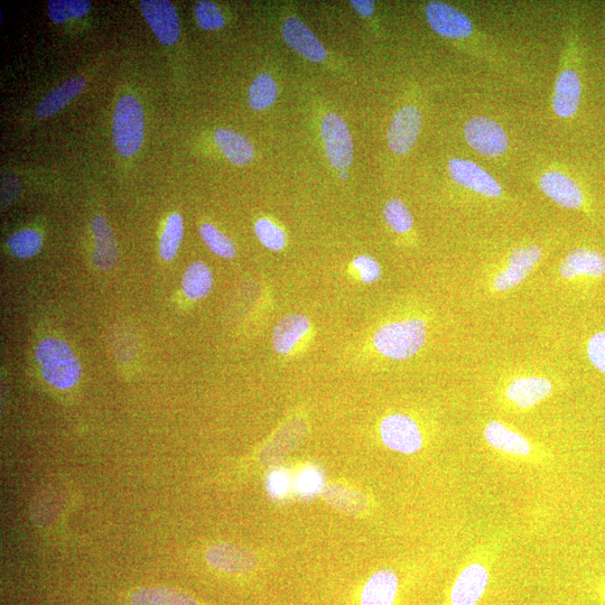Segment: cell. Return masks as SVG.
Segmentation results:
<instances>
[{
  "instance_id": "1",
  "label": "cell",
  "mask_w": 605,
  "mask_h": 605,
  "mask_svg": "<svg viewBox=\"0 0 605 605\" xmlns=\"http://www.w3.org/2000/svg\"><path fill=\"white\" fill-rule=\"evenodd\" d=\"M427 334V324L420 318L389 322L376 331L374 346L388 359L407 360L423 349Z\"/></svg>"
},
{
  "instance_id": "2",
  "label": "cell",
  "mask_w": 605,
  "mask_h": 605,
  "mask_svg": "<svg viewBox=\"0 0 605 605\" xmlns=\"http://www.w3.org/2000/svg\"><path fill=\"white\" fill-rule=\"evenodd\" d=\"M37 363L46 383L60 390H68L79 383L80 361L69 344L54 338L44 339L35 351Z\"/></svg>"
},
{
  "instance_id": "3",
  "label": "cell",
  "mask_w": 605,
  "mask_h": 605,
  "mask_svg": "<svg viewBox=\"0 0 605 605\" xmlns=\"http://www.w3.org/2000/svg\"><path fill=\"white\" fill-rule=\"evenodd\" d=\"M145 119L141 102L132 96L118 100L114 114V144L123 157H132L141 150L144 142Z\"/></svg>"
},
{
  "instance_id": "4",
  "label": "cell",
  "mask_w": 605,
  "mask_h": 605,
  "mask_svg": "<svg viewBox=\"0 0 605 605\" xmlns=\"http://www.w3.org/2000/svg\"><path fill=\"white\" fill-rule=\"evenodd\" d=\"M544 253L541 247L529 245L511 251L502 263L488 278L491 293L504 294L514 291L532 275L541 263Z\"/></svg>"
},
{
  "instance_id": "5",
  "label": "cell",
  "mask_w": 605,
  "mask_h": 605,
  "mask_svg": "<svg viewBox=\"0 0 605 605\" xmlns=\"http://www.w3.org/2000/svg\"><path fill=\"white\" fill-rule=\"evenodd\" d=\"M321 136L331 165L346 172L353 161V141L346 121L337 114H328L322 120Z\"/></svg>"
},
{
  "instance_id": "6",
  "label": "cell",
  "mask_w": 605,
  "mask_h": 605,
  "mask_svg": "<svg viewBox=\"0 0 605 605\" xmlns=\"http://www.w3.org/2000/svg\"><path fill=\"white\" fill-rule=\"evenodd\" d=\"M558 274L570 283H595L605 277V255L593 248H575L558 267Z\"/></svg>"
},
{
  "instance_id": "7",
  "label": "cell",
  "mask_w": 605,
  "mask_h": 605,
  "mask_svg": "<svg viewBox=\"0 0 605 605\" xmlns=\"http://www.w3.org/2000/svg\"><path fill=\"white\" fill-rule=\"evenodd\" d=\"M464 137L473 150L483 156L498 157L508 150L504 128L488 117L471 118L464 126Z\"/></svg>"
},
{
  "instance_id": "8",
  "label": "cell",
  "mask_w": 605,
  "mask_h": 605,
  "mask_svg": "<svg viewBox=\"0 0 605 605\" xmlns=\"http://www.w3.org/2000/svg\"><path fill=\"white\" fill-rule=\"evenodd\" d=\"M539 188L557 206L565 209L592 212L588 197L580 184L560 171H549L539 179Z\"/></svg>"
},
{
  "instance_id": "9",
  "label": "cell",
  "mask_w": 605,
  "mask_h": 605,
  "mask_svg": "<svg viewBox=\"0 0 605 605\" xmlns=\"http://www.w3.org/2000/svg\"><path fill=\"white\" fill-rule=\"evenodd\" d=\"M448 170L455 184L482 197L499 199L504 194V189L495 178L472 161L452 158Z\"/></svg>"
},
{
  "instance_id": "10",
  "label": "cell",
  "mask_w": 605,
  "mask_h": 605,
  "mask_svg": "<svg viewBox=\"0 0 605 605\" xmlns=\"http://www.w3.org/2000/svg\"><path fill=\"white\" fill-rule=\"evenodd\" d=\"M381 439L388 449L413 454L420 451L423 445V436L420 427L403 414H394L385 418L380 425Z\"/></svg>"
},
{
  "instance_id": "11",
  "label": "cell",
  "mask_w": 605,
  "mask_h": 605,
  "mask_svg": "<svg viewBox=\"0 0 605 605\" xmlns=\"http://www.w3.org/2000/svg\"><path fill=\"white\" fill-rule=\"evenodd\" d=\"M427 23L445 39L464 40L473 33V23L463 12L449 4L430 2L425 7Z\"/></svg>"
},
{
  "instance_id": "12",
  "label": "cell",
  "mask_w": 605,
  "mask_h": 605,
  "mask_svg": "<svg viewBox=\"0 0 605 605\" xmlns=\"http://www.w3.org/2000/svg\"><path fill=\"white\" fill-rule=\"evenodd\" d=\"M422 129L421 111L408 105L399 109L390 123L387 142L396 155H405L412 150Z\"/></svg>"
},
{
  "instance_id": "13",
  "label": "cell",
  "mask_w": 605,
  "mask_h": 605,
  "mask_svg": "<svg viewBox=\"0 0 605 605\" xmlns=\"http://www.w3.org/2000/svg\"><path fill=\"white\" fill-rule=\"evenodd\" d=\"M141 9L157 39L165 45L178 42L181 29L178 12L167 0H142Z\"/></svg>"
},
{
  "instance_id": "14",
  "label": "cell",
  "mask_w": 605,
  "mask_h": 605,
  "mask_svg": "<svg viewBox=\"0 0 605 605\" xmlns=\"http://www.w3.org/2000/svg\"><path fill=\"white\" fill-rule=\"evenodd\" d=\"M206 560L214 570L228 574L248 573L258 566V557L250 549L227 543L211 546Z\"/></svg>"
},
{
  "instance_id": "15",
  "label": "cell",
  "mask_w": 605,
  "mask_h": 605,
  "mask_svg": "<svg viewBox=\"0 0 605 605\" xmlns=\"http://www.w3.org/2000/svg\"><path fill=\"white\" fill-rule=\"evenodd\" d=\"M553 393L552 381L543 376H518L505 389L506 398L520 409H529L544 402Z\"/></svg>"
},
{
  "instance_id": "16",
  "label": "cell",
  "mask_w": 605,
  "mask_h": 605,
  "mask_svg": "<svg viewBox=\"0 0 605 605\" xmlns=\"http://www.w3.org/2000/svg\"><path fill=\"white\" fill-rule=\"evenodd\" d=\"M282 36L290 48L311 62H322L328 51L318 37L299 18L287 17L282 24Z\"/></svg>"
},
{
  "instance_id": "17",
  "label": "cell",
  "mask_w": 605,
  "mask_h": 605,
  "mask_svg": "<svg viewBox=\"0 0 605 605\" xmlns=\"http://www.w3.org/2000/svg\"><path fill=\"white\" fill-rule=\"evenodd\" d=\"M583 82L581 73L575 67H566L558 74L553 108L555 114L563 119L573 118L581 106Z\"/></svg>"
},
{
  "instance_id": "18",
  "label": "cell",
  "mask_w": 605,
  "mask_h": 605,
  "mask_svg": "<svg viewBox=\"0 0 605 605\" xmlns=\"http://www.w3.org/2000/svg\"><path fill=\"white\" fill-rule=\"evenodd\" d=\"M489 574L486 567L471 564L456 579L452 593L453 605H476L487 589Z\"/></svg>"
},
{
  "instance_id": "19",
  "label": "cell",
  "mask_w": 605,
  "mask_h": 605,
  "mask_svg": "<svg viewBox=\"0 0 605 605\" xmlns=\"http://www.w3.org/2000/svg\"><path fill=\"white\" fill-rule=\"evenodd\" d=\"M484 439L493 449L510 455L525 456L532 452V444L513 428L497 421L489 422L483 431Z\"/></svg>"
},
{
  "instance_id": "20",
  "label": "cell",
  "mask_w": 605,
  "mask_h": 605,
  "mask_svg": "<svg viewBox=\"0 0 605 605\" xmlns=\"http://www.w3.org/2000/svg\"><path fill=\"white\" fill-rule=\"evenodd\" d=\"M93 238H95V251H93V263L101 271H109L116 265L118 257L117 242L113 230L107 220L102 216H96L91 221Z\"/></svg>"
},
{
  "instance_id": "21",
  "label": "cell",
  "mask_w": 605,
  "mask_h": 605,
  "mask_svg": "<svg viewBox=\"0 0 605 605\" xmlns=\"http://www.w3.org/2000/svg\"><path fill=\"white\" fill-rule=\"evenodd\" d=\"M311 328V322L303 314L287 315L279 322L273 332V346L281 355H288Z\"/></svg>"
},
{
  "instance_id": "22",
  "label": "cell",
  "mask_w": 605,
  "mask_h": 605,
  "mask_svg": "<svg viewBox=\"0 0 605 605\" xmlns=\"http://www.w3.org/2000/svg\"><path fill=\"white\" fill-rule=\"evenodd\" d=\"M214 142L227 160L237 166L248 165L255 157V148L249 139L228 128H219L214 133Z\"/></svg>"
},
{
  "instance_id": "23",
  "label": "cell",
  "mask_w": 605,
  "mask_h": 605,
  "mask_svg": "<svg viewBox=\"0 0 605 605\" xmlns=\"http://www.w3.org/2000/svg\"><path fill=\"white\" fill-rule=\"evenodd\" d=\"M398 590L397 575L392 570L379 571L363 589L362 605H393Z\"/></svg>"
},
{
  "instance_id": "24",
  "label": "cell",
  "mask_w": 605,
  "mask_h": 605,
  "mask_svg": "<svg viewBox=\"0 0 605 605\" xmlns=\"http://www.w3.org/2000/svg\"><path fill=\"white\" fill-rule=\"evenodd\" d=\"M321 495L331 507L350 516L365 514L368 508V499L363 493L343 487L341 484H329L323 487Z\"/></svg>"
},
{
  "instance_id": "25",
  "label": "cell",
  "mask_w": 605,
  "mask_h": 605,
  "mask_svg": "<svg viewBox=\"0 0 605 605\" xmlns=\"http://www.w3.org/2000/svg\"><path fill=\"white\" fill-rule=\"evenodd\" d=\"M86 80L83 78H72L62 83L61 86L55 88L48 93L37 105L35 109L36 116L44 119L49 118L62 110L69 102L76 98L79 93L85 89Z\"/></svg>"
},
{
  "instance_id": "26",
  "label": "cell",
  "mask_w": 605,
  "mask_h": 605,
  "mask_svg": "<svg viewBox=\"0 0 605 605\" xmlns=\"http://www.w3.org/2000/svg\"><path fill=\"white\" fill-rule=\"evenodd\" d=\"M304 432L303 424L296 428L288 426L284 431L278 433L275 439L260 453V461L264 465L278 464L299 446L304 437Z\"/></svg>"
},
{
  "instance_id": "27",
  "label": "cell",
  "mask_w": 605,
  "mask_h": 605,
  "mask_svg": "<svg viewBox=\"0 0 605 605\" xmlns=\"http://www.w3.org/2000/svg\"><path fill=\"white\" fill-rule=\"evenodd\" d=\"M132 605H199L188 593L155 586L135 591L130 597Z\"/></svg>"
},
{
  "instance_id": "28",
  "label": "cell",
  "mask_w": 605,
  "mask_h": 605,
  "mask_svg": "<svg viewBox=\"0 0 605 605\" xmlns=\"http://www.w3.org/2000/svg\"><path fill=\"white\" fill-rule=\"evenodd\" d=\"M182 287L188 299L192 301L204 299L213 287V275L210 268L202 262L189 266L183 275Z\"/></svg>"
},
{
  "instance_id": "29",
  "label": "cell",
  "mask_w": 605,
  "mask_h": 605,
  "mask_svg": "<svg viewBox=\"0 0 605 605\" xmlns=\"http://www.w3.org/2000/svg\"><path fill=\"white\" fill-rule=\"evenodd\" d=\"M277 97V83L272 74L262 73L251 83L248 92V104L255 111H263L272 107Z\"/></svg>"
},
{
  "instance_id": "30",
  "label": "cell",
  "mask_w": 605,
  "mask_h": 605,
  "mask_svg": "<svg viewBox=\"0 0 605 605\" xmlns=\"http://www.w3.org/2000/svg\"><path fill=\"white\" fill-rule=\"evenodd\" d=\"M183 219L179 213H173L167 219L166 225L160 241L161 257L170 262L178 255V251L183 239Z\"/></svg>"
},
{
  "instance_id": "31",
  "label": "cell",
  "mask_w": 605,
  "mask_h": 605,
  "mask_svg": "<svg viewBox=\"0 0 605 605\" xmlns=\"http://www.w3.org/2000/svg\"><path fill=\"white\" fill-rule=\"evenodd\" d=\"M7 245L15 257L27 259L40 253L43 239L39 232L33 229H25L11 236Z\"/></svg>"
},
{
  "instance_id": "32",
  "label": "cell",
  "mask_w": 605,
  "mask_h": 605,
  "mask_svg": "<svg viewBox=\"0 0 605 605\" xmlns=\"http://www.w3.org/2000/svg\"><path fill=\"white\" fill-rule=\"evenodd\" d=\"M89 0H50L48 12L55 23H65L86 16L90 11Z\"/></svg>"
},
{
  "instance_id": "33",
  "label": "cell",
  "mask_w": 605,
  "mask_h": 605,
  "mask_svg": "<svg viewBox=\"0 0 605 605\" xmlns=\"http://www.w3.org/2000/svg\"><path fill=\"white\" fill-rule=\"evenodd\" d=\"M383 213L388 227L396 232V234H407L414 227L412 213L402 200L393 199L388 201L385 204Z\"/></svg>"
},
{
  "instance_id": "34",
  "label": "cell",
  "mask_w": 605,
  "mask_h": 605,
  "mask_svg": "<svg viewBox=\"0 0 605 605\" xmlns=\"http://www.w3.org/2000/svg\"><path fill=\"white\" fill-rule=\"evenodd\" d=\"M200 235L212 253L217 256L226 259H232L236 256L237 249L234 242L210 223H203L200 228Z\"/></svg>"
},
{
  "instance_id": "35",
  "label": "cell",
  "mask_w": 605,
  "mask_h": 605,
  "mask_svg": "<svg viewBox=\"0 0 605 605\" xmlns=\"http://www.w3.org/2000/svg\"><path fill=\"white\" fill-rule=\"evenodd\" d=\"M256 236L263 246L269 250L279 251L286 246L285 232L268 219H259L255 223Z\"/></svg>"
},
{
  "instance_id": "36",
  "label": "cell",
  "mask_w": 605,
  "mask_h": 605,
  "mask_svg": "<svg viewBox=\"0 0 605 605\" xmlns=\"http://www.w3.org/2000/svg\"><path fill=\"white\" fill-rule=\"evenodd\" d=\"M195 20L204 31H216L225 26L226 20L218 6L211 2H199L195 6Z\"/></svg>"
},
{
  "instance_id": "37",
  "label": "cell",
  "mask_w": 605,
  "mask_h": 605,
  "mask_svg": "<svg viewBox=\"0 0 605 605\" xmlns=\"http://www.w3.org/2000/svg\"><path fill=\"white\" fill-rule=\"evenodd\" d=\"M586 356L591 365L605 376V330L594 333L586 343Z\"/></svg>"
},
{
  "instance_id": "38",
  "label": "cell",
  "mask_w": 605,
  "mask_h": 605,
  "mask_svg": "<svg viewBox=\"0 0 605 605\" xmlns=\"http://www.w3.org/2000/svg\"><path fill=\"white\" fill-rule=\"evenodd\" d=\"M353 267L359 272L361 281L366 284L376 283L383 274L377 260L370 256L357 257L353 260Z\"/></svg>"
},
{
  "instance_id": "39",
  "label": "cell",
  "mask_w": 605,
  "mask_h": 605,
  "mask_svg": "<svg viewBox=\"0 0 605 605\" xmlns=\"http://www.w3.org/2000/svg\"><path fill=\"white\" fill-rule=\"evenodd\" d=\"M18 193H20V182L12 174L4 175L2 180L3 207L15 201Z\"/></svg>"
},
{
  "instance_id": "40",
  "label": "cell",
  "mask_w": 605,
  "mask_h": 605,
  "mask_svg": "<svg viewBox=\"0 0 605 605\" xmlns=\"http://www.w3.org/2000/svg\"><path fill=\"white\" fill-rule=\"evenodd\" d=\"M300 488L305 493H315L321 488L320 474L314 470H307L300 479Z\"/></svg>"
},
{
  "instance_id": "41",
  "label": "cell",
  "mask_w": 605,
  "mask_h": 605,
  "mask_svg": "<svg viewBox=\"0 0 605 605\" xmlns=\"http://www.w3.org/2000/svg\"><path fill=\"white\" fill-rule=\"evenodd\" d=\"M287 486L288 482L283 473H274L271 479H269V491L272 492L273 496H282Z\"/></svg>"
},
{
  "instance_id": "42",
  "label": "cell",
  "mask_w": 605,
  "mask_h": 605,
  "mask_svg": "<svg viewBox=\"0 0 605 605\" xmlns=\"http://www.w3.org/2000/svg\"><path fill=\"white\" fill-rule=\"evenodd\" d=\"M351 5L362 17H370L375 12V3L371 0H352Z\"/></svg>"
},
{
  "instance_id": "43",
  "label": "cell",
  "mask_w": 605,
  "mask_h": 605,
  "mask_svg": "<svg viewBox=\"0 0 605 605\" xmlns=\"http://www.w3.org/2000/svg\"><path fill=\"white\" fill-rule=\"evenodd\" d=\"M347 178H348L347 173L346 172H341V179L342 180H347Z\"/></svg>"
}]
</instances>
